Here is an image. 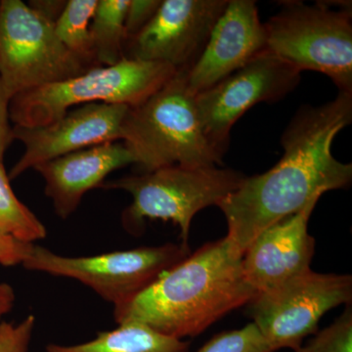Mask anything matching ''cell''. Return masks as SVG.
<instances>
[{"label":"cell","mask_w":352,"mask_h":352,"mask_svg":"<svg viewBox=\"0 0 352 352\" xmlns=\"http://www.w3.org/2000/svg\"><path fill=\"white\" fill-rule=\"evenodd\" d=\"M296 352H309V351H308L307 349H305V346H302V347H300V349H298V351H296Z\"/></svg>","instance_id":"83f0119b"},{"label":"cell","mask_w":352,"mask_h":352,"mask_svg":"<svg viewBox=\"0 0 352 352\" xmlns=\"http://www.w3.org/2000/svg\"><path fill=\"white\" fill-rule=\"evenodd\" d=\"M11 97L7 94L3 83L0 80V164H3L4 155L14 139L13 127L10 124L9 106Z\"/></svg>","instance_id":"cb8c5ba5"},{"label":"cell","mask_w":352,"mask_h":352,"mask_svg":"<svg viewBox=\"0 0 352 352\" xmlns=\"http://www.w3.org/2000/svg\"><path fill=\"white\" fill-rule=\"evenodd\" d=\"M177 71L160 62L124 57L113 66H96L62 80L16 95L9 116L15 126H46L72 107L91 103L120 104L133 108L170 82Z\"/></svg>","instance_id":"5b68a950"},{"label":"cell","mask_w":352,"mask_h":352,"mask_svg":"<svg viewBox=\"0 0 352 352\" xmlns=\"http://www.w3.org/2000/svg\"><path fill=\"white\" fill-rule=\"evenodd\" d=\"M351 275L309 270L258 294L250 303V314L271 351H296L307 336L317 333L324 314L351 305Z\"/></svg>","instance_id":"9c48e42d"},{"label":"cell","mask_w":352,"mask_h":352,"mask_svg":"<svg viewBox=\"0 0 352 352\" xmlns=\"http://www.w3.org/2000/svg\"><path fill=\"white\" fill-rule=\"evenodd\" d=\"M15 292L11 285L0 283V323L2 318L12 310L15 305Z\"/></svg>","instance_id":"4316f807"},{"label":"cell","mask_w":352,"mask_h":352,"mask_svg":"<svg viewBox=\"0 0 352 352\" xmlns=\"http://www.w3.org/2000/svg\"><path fill=\"white\" fill-rule=\"evenodd\" d=\"M97 4L98 0H68L54 25L58 38L65 47L88 67L96 64L90 25Z\"/></svg>","instance_id":"ac0fdd59"},{"label":"cell","mask_w":352,"mask_h":352,"mask_svg":"<svg viewBox=\"0 0 352 352\" xmlns=\"http://www.w3.org/2000/svg\"><path fill=\"white\" fill-rule=\"evenodd\" d=\"M318 201L264 229L247 248L243 273L256 293L270 291L311 270L315 239L308 233V221Z\"/></svg>","instance_id":"4fadbf2b"},{"label":"cell","mask_w":352,"mask_h":352,"mask_svg":"<svg viewBox=\"0 0 352 352\" xmlns=\"http://www.w3.org/2000/svg\"><path fill=\"white\" fill-rule=\"evenodd\" d=\"M267 50L264 24L254 0H228L210 32L205 50L188 73L197 95L230 76Z\"/></svg>","instance_id":"5bb4252c"},{"label":"cell","mask_w":352,"mask_h":352,"mask_svg":"<svg viewBox=\"0 0 352 352\" xmlns=\"http://www.w3.org/2000/svg\"><path fill=\"white\" fill-rule=\"evenodd\" d=\"M36 318L30 314L18 323H0V352H29Z\"/></svg>","instance_id":"7402d4cb"},{"label":"cell","mask_w":352,"mask_h":352,"mask_svg":"<svg viewBox=\"0 0 352 352\" xmlns=\"http://www.w3.org/2000/svg\"><path fill=\"white\" fill-rule=\"evenodd\" d=\"M120 104L91 103L71 109L63 117L43 126H13L14 139L24 154L11 168L9 179L45 162L71 153L120 140L122 122L129 110Z\"/></svg>","instance_id":"7c38bea8"},{"label":"cell","mask_w":352,"mask_h":352,"mask_svg":"<svg viewBox=\"0 0 352 352\" xmlns=\"http://www.w3.org/2000/svg\"><path fill=\"white\" fill-rule=\"evenodd\" d=\"M54 25L21 0L0 1V80L11 99L91 69L65 47Z\"/></svg>","instance_id":"ba28073f"},{"label":"cell","mask_w":352,"mask_h":352,"mask_svg":"<svg viewBox=\"0 0 352 352\" xmlns=\"http://www.w3.org/2000/svg\"><path fill=\"white\" fill-rule=\"evenodd\" d=\"M352 122V94L339 92L321 106L303 105L281 138L283 157L263 175L245 176L217 207L227 239L241 254L264 229L300 212L331 190L349 187L352 164L333 156L336 136Z\"/></svg>","instance_id":"6da1fadb"},{"label":"cell","mask_w":352,"mask_h":352,"mask_svg":"<svg viewBox=\"0 0 352 352\" xmlns=\"http://www.w3.org/2000/svg\"><path fill=\"white\" fill-rule=\"evenodd\" d=\"M161 4L162 0H129L124 21L126 43L149 24Z\"/></svg>","instance_id":"603a6c76"},{"label":"cell","mask_w":352,"mask_h":352,"mask_svg":"<svg viewBox=\"0 0 352 352\" xmlns=\"http://www.w3.org/2000/svg\"><path fill=\"white\" fill-rule=\"evenodd\" d=\"M0 235L34 244L47 235L36 214L14 194L3 164H0Z\"/></svg>","instance_id":"d6986e66"},{"label":"cell","mask_w":352,"mask_h":352,"mask_svg":"<svg viewBox=\"0 0 352 352\" xmlns=\"http://www.w3.org/2000/svg\"><path fill=\"white\" fill-rule=\"evenodd\" d=\"M300 72L270 50L196 95L197 109L204 133L210 144L224 157L235 122L261 102L275 103L296 89Z\"/></svg>","instance_id":"30bf717a"},{"label":"cell","mask_w":352,"mask_h":352,"mask_svg":"<svg viewBox=\"0 0 352 352\" xmlns=\"http://www.w3.org/2000/svg\"><path fill=\"white\" fill-rule=\"evenodd\" d=\"M352 310L347 305L344 314L332 325L315 333L305 344L309 352H351Z\"/></svg>","instance_id":"44dd1931"},{"label":"cell","mask_w":352,"mask_h":352,"mask_svg":"<svg viewBox=\"0 0 352 352\" xmlns=\"http://www.w3.org/2000/svg\"><path fill=\"white\" fill-rule=\"evenodd\" d=\"M197 352H273L254 322L240 330L220 333Z\"/></svg>","instance_id":"ffe728a7"},{"label":"cell","mask_w":352,"mask_h":352,"mask_svg":"<svg viewBox=\"0 0 352 352\" xmlns=\"http://www.w3.org/2000/svg\"><path fill=\"white\" fill-rule=\"evenodd\" d=\"M245 177L239 171L220 166H173L103 182L99 188L131 194L132 203L122 214V227L127 233L142 234L147 219L170 220L179 227L180 244L189 249L194 217L204 208L217 207L239 188Z\"/></svg>","instance_id":"277c9868"},{"label":"cell","mask_w":352,"mask_h":352,"mask_svg":"<svg viewBox=\"0 0 352 352\" xmlns=\"http://www.w3.org/2000/svg\"><path fill=\"white\" fill-rule=\"evenodd\" d=\"M243 254L227 237L207 243L126 302L118 325L139 323L166 337H196L258 295L243 273Z\"/></svg>","instance_id":"7a4b0ae2"},{"label":"cell","mask_w":352,"mask_h":352,"mask_svg":"<svg viewBox=\"0 0 352 352\" xmlns=\"http://www.w3.org/2000/svg\"><path fill=\"white\" fill-rule=\"evenodd\" d=\"M228 0H162L153 19L129 39V59L188 72L205 50Z\"/></svg>","instance_id":"8fae6325"},{"label":"cell","mask_w":352,"mask_h":352,"mask_svg":"<svg viewBox=\"0 0 352 352\" xmlns=\"http://www.w3.org/2000/svg\"><path fill=\"white\" fill-rule=\"evenodd\" d=\"M131 164H135L131 153L117 141L65 155L34 170L43 177L44 192L55 214L65 220L78 210L88 191L99 188L110 173Z\"/></svg>","instance_id":"9a60e30c"},{"label":"cell","mask_w":352,"mask_h":352,"mask_svg":"<svg viewBox=\"0 0 352 352\" xmlns=\"http://www.w3.org/2000/svg\"><path fill=\"white\" fill-rule=\"evenodd\" d=\"M120 140L141 173L166 166H221L223 157L208 142L201 126L188 72L179 71L156 94L129 108Z\"/></svg>","instance_id":"3957f363"},{"label":"cell","mask_w":352,"mask_h":352,"mask_svg":"<svg viewBox=\"0 0 352 352\" xmlns=\"http://www.w3.org/2000/svg\"><path fill=\"white\" fill-rule=\"evenodd\" d=\"M67 2V0H31L28 6L44 19L55 24L63 13Z\"/></svg>","instance_id":"484cf974"},{"label":"cell","mask_w":352,"mask_h":352,"mask_svg":"<svg viewBox=\"0 0 352 352\" xmlns=\"http://www.w3.org/2000/svg\"><path fill=\"white\" fill-rule=\"evenodd\" d=\"M129 0H98L91 25L95 61L113 66L124 58V21Z\"/></svg>","instance_id":"e0dca14e"},{"label":"cell","mask_w":352,"mask_h":352,"mask_svg":"<svg viewBox=\"0 0 352 352\" xmlns=\"http://www.w3.org/2000/svg\"><path fill=\"white\" fill-rule=\"evenodd\" d=\"M32 245L0 235V264L3 266L22 265Z\"/></svg>","instance_id":"d4e9b609"},{"label":"cell","mask_w":352,"mask_h":352,"mask_svg":"<svg viewBox=\"0 0 352 352\" xmlns=\"http://www.w3.org/2000/svg\"><path fill=\"white\" fill-rule=\"evenodd\" d=\"M189 254V249L173 243L87 256H63L32 244L22 266L34 272L76 280L116 307Z\"/></svg>","instance_id":"52a82bcc"},{"label":"cell","mask_w":352,"mask_h":352,"mask_svg":"<svg viewBox=\"0 0 352 352\" xmlns=\"http://www.w3.org/2000/svg\"><path fill=\"white\" fill-rule=\"evenodd\" d=\"M46 352H189V342L166 337L139 323L120 324L78 344H48Z\"/></svg>","instance_id":"2e32d148"},{"label":"cell","mask_w":352,"mask_h":352,"mask_svg":"<svg viewBox=\"0 0 352 352\" xmlns=\"http://www.w3.org/2000/svg\"><path fill=\"white\" fill-rule=\"evenodd\" d=\"M351 9L325 1H286L264 24L267 48L300 71L329 76L339 92L352 94Z\"/></svg>","instance_id":"8992f818"}]
</instances>
